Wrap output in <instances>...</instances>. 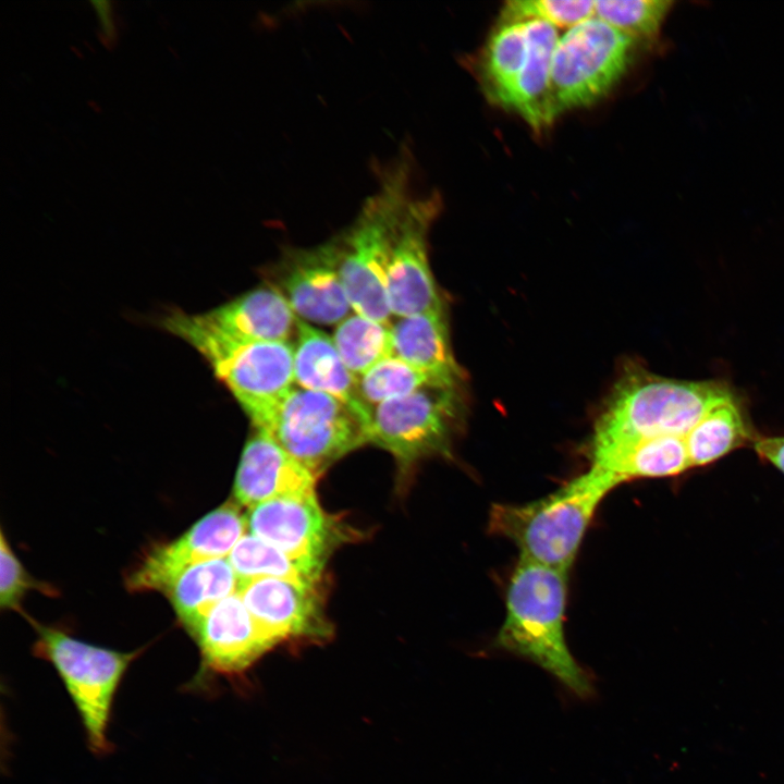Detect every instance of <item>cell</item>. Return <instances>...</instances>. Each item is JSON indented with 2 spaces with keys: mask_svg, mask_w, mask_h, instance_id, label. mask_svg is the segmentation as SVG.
Masks as SVG:
<instances>
[{
  "mask_svg": "<svg viewBox=\"0 0 784 784\" xmlns=\"http://www.w3.org/2000/svg\"><path fill=\"white\" fill-rule=\"evenodd\" d=\"M357 384L363 402L372 409L384 402L411 394L427 384L439 383L401 358L390 356L360 376Z\"/></svg>",
  "mask_w": 784,
  "mask_h": 784,
  "instance_id": "obj_27",
  "label": "cell"
},
{
  "mask_svg": "<svg viewBox=\"0 0 784 784\" xmlns=\"http://www.w3.org/2000/svg\"><path fill=\"white\" fill-rule=\"evenodd\" d=\"M295 338L294 383L339 399L368 425L371 408L363 402L357 378L343 363L332 338L301 319L297 320Z\"/></svg>",
  "mask_w": 784,
  "mask_h": 784,
  "instance_id": "obj_18",
  "label": "cell"
},
{
  "mask_svg": "<svg viewBox=\"0 0 784 784\" xmlns=\"http://www.w3.org/2000/svg\"><path fill=\"white\" fill-rule=\"evenodd\" d=\"M252 422L294 383V348L289 342L225 345L204 356Z\"/></svg>",
  "mask_w": 784,
  "mask_h": 784,
  "instance_id": "obj_13",
  "label": "cell"
},
{
  "mask_svg": "<svg viewBox=\"0 0 784 784\" xmlns=\"http://www.w3.org/2000/svg\"><path fill=\"white\" fill-rule=\"evenodd\" d=\"M0 604L2 609L21 611L23 597L29 589L53 595V589L34 579L14 554L4 534L0 538Z\"/></svg>",
  "mask_w": 784,
  "mask_h": 784,
  "instance_id": "obj_30",
  "label": "cell"
},
{
  "mask_svg": "<svg viewBox=\"0 0 784 784\" xmlns=\"http://www.w3.org/2000/svg\"><path fill=\"white\" fill-rule=\"evenodd\" d=\"M595 16V1L587 0H512L501 13V22L539 20L555 28L567 29Z\"/></svg>",
  "mask_w": 784,
  "mask_h": 784,
  "instance_id": "obj_29",
  "label": "cell"
},
{
  "mask_svg": "<svg viewBox=\"0 0 784 784\" xmlns=\"http://www.w3.org/2000/svg\"><path fill=\"white\" fill-rule=\"evenodd\" d=\"M732 396L721 381L671 379L633 367L601 414L591 449L663 436L685 438L713 405Z\"/></svg>",
  "mask_w": 784,
  "mask_h": 784,
  "instance_id": "obj_2",
  "label": "cell"
},
{
  "mask_svg": "<svg viewBox=\"0 0 784 784\" xmlns=\"http://www.w3.org/2000/svg\"><path fill=\"white\" fill-rule=\"evenodd\" d=\"M757 454L784 474V437H763L754 442Z\"/></svg>",
  "mask_w": 784,
  "mask_h": 784,
  "instance_id": "obj_31",
  "label": "cell"
},
{
  "mask_svg": "<svg viewBox=\"0 0 784 784\" xmlns=\"http://www.w3.org/2000/svg\"><path fill=\"white\" fill-rule=\"evenodd\" d=\"M95 11L100 20V27L106 40H111L114 36V26L111 20L110 2L93 1Z\"/></svg>",
  "mask_w": 784,
  "mask_h": 784,
  "instance_id": "obj_32",
  "label": "cell"
},
{
  "mask_svg": "<svg viewBox=\"0 0 784 784\" xmlns=\"http://www.w3.org/2000/svg\"><path fill=\"white\" fill-rule=\"evenodd\" d=\"M529 51L525 22H500L490 35L481 60V79L488 97L507 109Z\"/></svg>",
  "mask_w": 784,
  "mask_h": 784,
  "instance_id": "obj_23",
  "label": "cell"
},
{
  "mask_svg": "<svg viewBox=\"0 0 784 784\" xmlns=\"http://www.w3.org/2000/svg\"><path fill=\"white\" fill-rule=\"evenodd\" d=\"M332 340L343 363L357 379L379 362L393 356L391 324L356 313L336 324Z\"/></svg>",
  "mask_w": 784,
  "mask_h": 784,
  "instance_id": "obj_26",
  "label": "cell"
},
{
  "mask_svg": "<svg viewBox=\"0 0 784 784\" xmlns=\"http://www.w3.org/2000/svg\"><path fill=\"white\" fill-rule=\"evenodd\" d=\"M749 437L738 401L732 396L716 403L685 437L691 467L718 461Z\"/></svg>",
  "mask_w": 784,
  "mask_h": 784,
  "instance_id": "obj_25",
  "label": "cell"
},
{
  "mask_svg": "<svg viewBox=\"0 0 784 784\" xmlns=\"http://www.w3.org/2000/svg\"><path fill=\"white\" fill-rule=\"evenodd\" d=\"M238 583L271 577L317 588L323 566L292 558L265 540L247 532L226 558Z\"/></svg>",
  "mask_w": 784,
  "mask_h": 784,
  "instance_id": "obj_24",
  "label": "cell"
},
{
  "mask_svg": "<svg viewBox=\"0 0 784 784\" xmlns=\"http://www.w3.org/2000/svg\"><path fill=\"white\" fill-rule=\"evenodd\" d=\"M191 636L196 641L201 667L191 689L203 688L209 676L242 679L275 642L259 627L238 592L215 604Z\"/></svg>",
  "mask_w": 784,
  "mask_h": 784,
  "instance_id": "obj_14",
  "label": "cell"
},
{
  "mask_svg": "<svg viewBox=\"0 0 784 784\" xmlns=\"http://www.w3.org/2000/svg\"><path fill=\"white\" fill-rule=\"evenodd\" d=\"M635 44L595 16L560 36L550 73L552 121L607 96L627 72Z\"/></svg>",
  "mask_w": 784,
  "mask_h": 784,
  "instance_id": "obj_7",
  "label": "cell"
},
{
  "mask_svg": "<svg viewBox=\"0 0 784 784\" xmlns=\"http://www.w3.org/2000/svg\"><path fill=\"white\" fill-rule=\"evenodd\" d=\"M592 465L623 481L682 474L691 467L684 437L663 436L632 443L591 449Z\"/></svg>",
  "mask_w": 784,
  "mask_h": 784,
  "instance_id": "obj_20",
  "label": "cell"
},
{
  "mask_svg": "<svg viewBox=\"0 0 784 784\" xmlns=\"http://www.w3.org/2000/svg\"><path fill=\"white\" fill-rule=\"evenodd\" d=\"M317 478L267 433L255 429L242 452L234 498L250 509L274 498L314 492Z\"/></svg>",
  "mask_w": 784,
  "mask_h": 784,
  "instance_id": "obj_17",
  "label": "cell"
},
{
  "mask_svg": "<svg viewBox=\"0 0 784 784\" xmlns=\"http://www.w3.org/2000/svg\"><path fill=\"white\" fill-rule=\"evenodd\" d=\"M567 572L519 559L506 591L497 646L525 657L579 696L591 693L564 635Z\"/></svg>",
  "mask_w": 784,
  "mask_h": 784,
  "instance_id": "obj_3",
  "label": "cell"
},
{
  "mask_svg": "<svg viewBox=\"0 0 784 784\" xmlns=\"http://www.w3.org/2000/svg\"><path fill=\"white\" fill-rule=\"evenodd\" d=\"M33 653L52 664L68 691L96 756L112 751L108 738L114 699L131 663L143 649L123 652L77 639L64 630L33 622Z\"/></svg>",
  "mask_w": 784,
  "mask_h": 784,
  "instance_id": "obj_5",
  "label": "cell"
},
{
  "mask_svg": "<svg viewBox=\"0 0 784 784\" xmlns=\"http://www.w3.org/2000/svg\"><path fill=\"white\" fill-rule=\"evenodd\" d=\"M461 409V387L427 384L371 409L368 444L389 452L408 476L419 462L450 453Z\"/></svg>",
  "mask_w": 784,
  "mask_h": 784,
  "instance_id": "obj_8",
  "label": "cell"
},
{
  "mask_svg": "<svg viewBox=\"0 0 784 784\" xmlns=\"http://www.w3.org/2000/svg\"><path fill=\"white\" fill-rule=\"evenodd\" d=\"M262 275L303 321L339 324L353 310L340 274L335 236L310 247L285 248Z\"/></svg>",
  "mask_w": 784,
  "mask_h": 784,
  "instance_id": "obj_11",
  "label": "cell"
},
{
  "mask_svg": "<svg viewBox=\"0 0 784 784\" xmlns=\"http://www.w3.org/2000/svg\"><path fill=\"white\" fill-rule=\"evenodd\" d=\"M671 4L667 0L595 1V17L637 41L658 34Z\"/></svg>",
  "mask_w": 784,
  "mask_h": 784,
  "instance_id": "obj_28",
  "label": "cell"
},
{
  "mask_svg": "<svg viewBox=\"0 0 784 784\" xmlns=\"http://www.w3.org/2000/svg\"><path fill=\"white\" fill-rule=\"evenodd\" d=\"M523 22L528 36V58L507 109L520 115L532 128L540 130L553 122L550 113V73L560 36L556 28L546 22Z\"/></svg>",
  "mask_w": 784,
  "mask_h": 784,
  "instance_id": "obj_21",
  "label": "cell"
},
{
  "mask_svg": "<svg viewBox=\"0 0 784 784\" xmlns=\"http://www.w3.org/2000/svg\"><path fill=\"white\" fill-rule=\"evenodd\" d=\"M391 330L393 356L439 384L462 385L464 373L452 352L445 308L400 317Z\"/></svg>",
  "mask_w": 784,
  "mask_h": 784,
  "instance_id": "obj_19",
  "label": "cell"
},
{
  "mask_svg": "<svg viewBox=\"0 0 784 784\" xmlns=\"http://www.w3.org/2000/svg\"><path fill=\"white\" fill-rule=\"evenodd\" d=\"M412 163L407 151L379 172L378 187L363 204L338 243L341 279L354 313L391 323L387 290L390 233L413 196Z\"/></svg>",
  "mask_w": 784,
  "mask_h": 784,
  "instance_id": "obj_4",
  "label": "cell"
},
{
  "mask_svg": "<svg viewBox=\"0 0 784 784\" xmlns=\"http://www.w3.org/2000/svg\"><path fill=\"white\" fill-rule=\"evenodd\" d=\"M297 320L283 296L264 283L205 314L173 310L161 326L204 356L225 345L287 342Z\"/></svg>",
  "mask_w": 784,
  "mask_h": 784,
  "instance_id": "obj_9",
  "label": "cell"
},
{
  "mask_svg": "<svg viewBox=\"0 0 784 784\" xmlns=\"http://www.w3.org/2000/svg\"><path fill=\"white\" fill-rule=\"evenodd\" d=\"M238 579L228 559L195 564L166 589L179 621L191 635L207 612L238 590Z\"/></svg>",
  "mask_w": 784,
  "mask_h": 784,
  "instance_id": "obj_22",
  "label": "cell"
},
{
  "mask_svg": "<svg viewBox=\"0 0 784 784\" xmlns=\"http://www.w3.org/2000/svg\"><path fill=\"white\" fill-rule=\"evenodd\" d=\"M317 477L368 444L367 422L339 399L293 385L252 422Z\"/></svg>",
  "mask_w": 784,
  "mask_h": 784,
  "instance_id": "obj_6",
  "label": "cell"
},
{
  "mask_svg": "<svg viewBox=\"0 0 784 784\" xmlns=\"http://www.w3.org/2000/svg\"><path fill=\"white\" fill-rule=\"evenodd\" d=\"M237 592L275 645L286 640L323 641L331 636L317 588L264 577L240 584Z\"/></svg>",
  "mask_w": 784,
  "mask_h": 784,
  "instance_id": "obj_16",
  "label": "cell"
},
{
  "mask_svg": "<svg viewBox=\"0 0 784 784\" xmlns=\"http://www.w3.org/2000/svg\"><path fill=\"white\" fill-rule=\"evenodd\" d=\"M440 211L436 193L411 197L390 233L387 290L392 316L397 318L445 308L431 271L430 228Z\"/></svg>",
  "mask_w": 784,
  "mask_h": 784,
  "instance_id": "obj_10",
  "label": "cell"
},
{
  "mask_svg": "<svg viewBox=\"0 0 784 784\" xmlns=\"http://www.w3.org/2000/svg\"><path fill=\"white\" fill-rule=\"evenodd\" d=\"M249 534L294 559L324 567L342 540L339 523L320 506L316 491L274 498L246 514Z\"/></svg>",
  "mask_w": 784,
  "mask_h": 784,
  "instance_id": "obj_15",
  "label": "cell"
},
{
  "mask_svg": "<svg viewBox=\"0 0 784 784\" xmlns=\"http://www.w3.org/2000/svg\"><path fill=\"white\" fill-rule=\"evenodd\" d=\"M623 480L596 466L526 504H494L489 531L511 540L520 559L568 572L593 514Z\"/></svg>",
  "mask_w": 784,
  "mask_h": 784,
  "instance_id": "obj_1",
  "label": "cell"
},
{
  "mask_svg": "<svg viewBox=\"0 0 784 784\" xmlns=\"http://www.w3.org/2000/svg\"><path fill=\"white\" fill-rule=\"evenodd\" d=\"M246 530V515L238 503L229 501L206 514L175 540L148 550L127 575L126 586L132 592H164L186 568L229 556Z\"/></svg>",
  "mask_w": 784,
  "mask_h": 784,
  "instance_id": "obj_12",
  "label": "cell"
}]
</instances>
